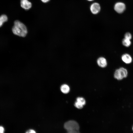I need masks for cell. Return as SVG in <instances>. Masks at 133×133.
Segmentation results:
<instances>
[{
	"label": "cell",
	"instance_id": "1",
	"mask_svg": "<svg viewBox=\"0 0 133 133\" xmlns=\"http://www.w3.org/2000/svg\"><path fill=\"white\" fill-rule=\"evenodd\" d=\"M12 30L14 34L20 37H25L28 33L25 25L18 20L14 21Z\"/></svg>",
	"mask_w": 133,
	"mask_h": 133
},
{
	"label": "cell",
	"instance_id": "2",
	"mask_svg": "<svg viewBox=\"0 0 133 133\" xmlns=\"http://www.w3.org/2000/svg\"><path fill=\"white\" fill-rule=\"evenodd\" d=\"M64 128L67 131H79L80 127L78 123L74 120H70L66 122L64 124Z\"/></svg>",
	"mask_w": 133,
	"mask_h": 133
},
{
	"label": "cell",
	"instance_id": "3",
	"mask_svg": "<svg viewBox=\"0 0 133 133\" xmlns=\"http://www.w3.org/2000/svg\"><path fill=\"white\" fill-rule=\"evenodd\" d=\"M127 74L128 72L126 69L121 67L116 70L114 74V77L118 80H121L126 77Z\"/></svg>",
	"mask_w": 133,
	"mask_h": 133
},
{
	"label": "cell",
	"instance_id": "4",
	"mask_svg": "<svg viewBox=\"0 0 133 133\" xmlns=\"http://www.w3.org/2000/svg\"><path fill=\"white\" fill-rule=\"evenodd\" d=\"M101 7L100 4L97 2L92 3L90 7V10L91 13L93 14H98L100 11Z\"/></svg>",
	"mask_w": 133,
	"mask_h": 133
},
{
	"label": "cell",
	"instance_id": "5",
	"mask_svg": "<svg viewBox=\"0 0 133 133\" xmlns=\"http://www.w3.org/2000/svg\"><path fill=\"white\" fill-rule=\"evenodd\" d=\"M125 8L126 6L125 4L121 2H117L114 6L115 10L118 13H122L125 10Z\"/></svg>",
	"mask_w": 133,
	"mask_h": 133
},
{
	"label": "cell",
	"instance_id": "6",
	"mask_svg": "<svg viewBox=\"0 0 133 133\" xmlns=\"http://www.w3.org/2000/svg\"><path fill=\"white\" fill-rule=\"evenodd\" d=\"M85 103L84 99L82 97H79L77 98L76 101L74 103V106L77 108H82Z\"/></svg>",
	"mask_w": 133,
	"mask_h": 133
},
{
	"label": "cell",
	"instance_id": "7",
	"mask_svg": "<svg viewBox=\"0 0 133 133\" xmlns=\"http://www.w3.org/2000/svg\"><path fill=\"white\" fill-rule=\"evenodd\" d=\"M20 4L21 7L26 10L30 9L32 6V3L28 0H20Z\"/></svg>",
	"mask_w": 133,
	"mask_h": 133
},
{
	"label": "cell",
	"instance_id": "8",
	"mask_svg": "<svg viewBox=\"0 0 133 133\" xmlns=\"http://www.w3.org/2000/svg\"><path fill=\"white\" fill-rule=\"evenodd\" d=\"M97 63L100 67L104 68L106 66L107 62L106 59L104 57H100L99 58L97 61Z\"/></svg>",
	"mask_w": 133,
	"mask_h": 133
},
{
	"label": "cell",
	"instance_id": "9",
	"mask_svg": "<svg viewBox=\"0 0 133 133\" xmlns=\"http://www.w3.org/2000/svg\"><path fill=\"white\" fill-rule=\"evenodd\" d=\"M122 61L125 63L129 64L132 61V58L131 56L129 54L125 53L123 54L121 56Z\"/></svg>",
	"mask_w": 133,
	"mask_h": 133
},
{
	"label": "cell",
	"instance_id": "10",
	"mask_svg": "<svg viewBox=\"0 0 133 133\" xmlns=\"http://www.w3.org/2000/svg\"><path fill=\"white\" fill-rule=\"evenodd\" d=\"M60 89L62 92L64 94L68 93L70 90L69 87L66 84L62 85Z\"/></svg>",
	"mask_w": 133,
	"mask_h": 133
},
{
	"label": "cell",
	"instance_id": "11",
	"mask_svg": "<svg viewBox=\"0 0 133 133\" xmlns=\"http://www.w3.org/2000/svg\"><path fill=\"white\" fill-rule=\"evenodd\" d=\"M8 17L5 15H2L0 17V27L3 25V23L7 21Z\"/></svg>",
	"mask_w": 133,
	"mask_h": 133
},
{
	"label": "cell",
	"instance_id": "12",
	"mask_svg": "<svg viewBox=\"0 0 133 133\" xmlns=\"http://www.w3.org/2000/svg\"><path fill=\"white\" fill-rule=\"evenodd\" d=\"M122 43L123 45L126 47L130 46L131 44L130 40L124 38L122 40Z\"/></svg>",
	"mask_w": 133,
	"mask_h": 133
},
{
	"label": "cell",
	"instance_id": "13",
	"mask_svg": "<svg viewBox=\"0 0 133 133\" xmlns=\"http://www.w3.org/2000/svg\"><path fill=\"white\" fill-rule=\"evenodd\" d=\"M124 38L130 40L132 38V35L130 33L127 32L124 35Z\"/></svg>",
	"mask_w": 133,
	"mask_h": 133
},
{
	"label": "cell",
	"instance_id": "14",
	"mask_svg": "<svg viewBox=\"0 0 133 133\" xmlns=\"http://www.w3.org/2000/svg\"><path fill=\"white\" fill-rule=\"evenodd\" d=\"M67 133H80L79 131H67Z\"/></svg>",
	"mask_w": 133,
	"mask_h": 133
},
{
	"label": "cell",
	"instance_id": "15",
	"mask_svg": "<svg viewBox=\"0 0 133 133\" xmlns=\"http://www.w3.org/2000/svg\"><path fill=\"white\" fill-rule=\"evenodd\" d=\"M26 133H36V132L33 130H29L27 131Z\"/></svg>",
	"mask_w": 133,
	"mask_h": 133
},
{
	"label": "cell",
	"instance_id": "16",
	"mask_svg": "<svg viewBox=\"0 0 133 133\" xmlns=\"http://www.w3.org/2000/svg\"><path fill=\"white\" fill-rule=\"evenodd\" d=\"M4 129L3 127L0 126V133H4Z\"/></svg>",
	"mask_w": 133,
	"mask_h": 133
},
{
	"label": "cell",
	"instance_id": "17",
	"mask_svg": "<svg viewBox=\"0 0 133 133\" xmlns=\"http://www.w3.org/2000/svg\"><path fill=\"white\" fill-rule=\"evenodd\" d=\"M50 0H41L44 3H46L49 2Z\"/></svg>",
	"mask_w": 133,
	"mask_h": 133
},
{
	"label": "cell",
	"instance_id": "18",
	"mask_svg": "<svg viewBox=\"0 0 133 133\" xmlns=\"http://www.w3.org/2000/svg\"><path fill=\"white\" fill-rule=\"evenodd\" d=\"M87 0L89 1H92L94 0Z\"/></svg>",
	"mask_w": 133,
	"mask_h": 133
},
{
	"label": "cell",
	"instance_id": "19",
	"mask_svg": "<svg viewBox=\"0 0 133 133\" xmlns=\"http://www.w3.org/2000/svg\"></svg>",
	"mask_w": 133,
	"mask_h": 133
}]
</instances>
